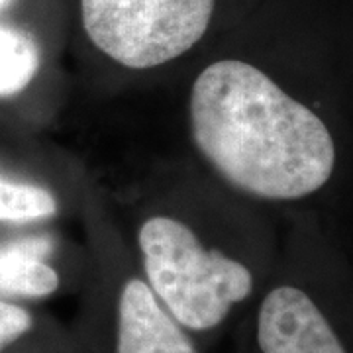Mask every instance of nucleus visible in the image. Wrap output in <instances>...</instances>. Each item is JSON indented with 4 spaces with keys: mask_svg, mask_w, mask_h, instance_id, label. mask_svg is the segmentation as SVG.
Segmentation results:
<instances>
[{
    "mask_svg": "<svg viewBox=\"0 0 353 353\" xmlns=\"http://www.w3.org/2000/svg\"><path fill=\"white\" fill-rule=\"evenodd\" d=\"M306 87L243 59L208 65L190 88L199 152L257 201L324 196L353 173V94H310Z\"/></svg>",
    "mask_w": 353,
    "mask_h": 353,
    "instance_id": "f257e3e1",
    "label": "nucleus"
},
{
    "mask_svg": "<svg viewBox=\"0 0 353 353\" xmlns=\"http://www.w3.org/2000/svg\"><path fill=\"white\" fill-rule=\"evenodd\" d=\"M290 259L257 301L255 352L353 353V265L314 230Z\"/></svg>",
    "mask_w": 353,
    "mask_h": 353,
    "instance_id": "f03ea898",
    "label": "nucleus"
},
{
    "mask_svg": "<svg viewBox=\"0 0 353 353\" xmlns=\"http://www.w3.org/2000/svg\"><path fill=\"white\" fill-rule=\"evenodd\" d=\"M145 283L187 332H210L257 290L250 265L202 245L181 220L153 216L139 228Z\"/></svg>",
    "mask_w": 353,
    "mask_h": 353,
    "instance_id": "7ed1b4c3",
    "label": "nucleus"
},
{
    "mask_svg": "<svg viewBox=\"0 0 353 353\" xmlns=\"http://www.w3.org/2000/svg\"><path fill=\"white\" fill-rule=\"evenodd\" d=\"M216 0H81L94 48L128 69L169 63L206 34Z\"/></svg>",
    "mask_w": 353,
    "mask_h": 353,
    "instance_id": "20e7f679",
    "label": "nucleus"
},
{
    "mask_svg": "<svg viewBox=\"0 0 353 353\" xmlns=\"http://www.w3.org/2000/svg\"><path fill=\"white\" fill-rule=\"evenodd\" d=\"M110 353H199L189 332L141 277H128L112 304Z\"/></svg>",
    "mask_w": 353,
    "mask_h": 353,
    "instance_id": "39448f33",
    "label": "nucleus"
},
{
    "mask_svg": "<svg viewBox=\"0 0 353 353\" xmlns=\"http://www.w3.org/2000/svg\"><path fill=\"white\" fill-rule=\"evenodd\" d=\"M43 241H14L0 245V296L46 299L57 292L59 273L46 263Z\"/></svg>",
    "mask_w": 353,
    "mask_h": 353,
    "instance_id": "423d86ee",
    "label": "nucleus"
},
{
    "mask_svg": "<svg viewBox=\"0 0 353 353\" xmlns=\"http://www.w3.org/2000/svg\"><path fill=\"white\" fill-rule=\"evenodd\" d=\"M39 67L38 43L22 30L0 26V97L22 92Z\"/></svg>",
    "mask_w": 353,
    "mask_h": 353,
    "instance_id": "0eeeda50",
    "label": "nucleus"
},
{
    "mask_svg": "<svg viewBox=\"0 0 353 353\" xmlns=\"http://www.w3.org/2000/svg\"><path fill=\"white\" fill-rule=\"evenodd\" d=\"M57 212V201L48 189L0 175V222H34Z\"/></svg>",
    "mask_w": 353,
    "mask_h": 353,
    "instance_id": "6e6552de",
    "label": "nucleus"
},
{
    "mask_svg": "<svg viewBox=\"0 0 353 353\" xmlns=\"http://www.w3.org/2000/svg\"><path fill=\"white\" fill-rule=\"evenodd\" d=\"M34 328V316L24 306L0 299V353Z\"/></svg>",
    "mask_w": 353,
    "mask_h": 353,
    "instance_id": "1a4fd4ad",
    "label": "nucleus"
},
{
    "mask_svg": "<svg viewBox=\"0 0 353 353\" xmlns=\"http://www.w3.org/2000/svg\"><path fill=\"white\" fill-rule=\"evenodd\" d=\"M8 2H10V0H0V8H4V6H6Z\"/></svg>",
    "mask_w": 353,
    "mask_h": 353,
    "instance_id": "9d476101",
    "label": "nucleus"
}]
</instances>
